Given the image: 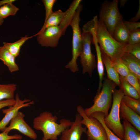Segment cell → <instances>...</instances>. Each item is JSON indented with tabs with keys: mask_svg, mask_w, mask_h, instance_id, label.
Segmentation results:
<instances>
[{
	"mask_svg": "<svg viewBox=\"0 0 140 140\" xmlns=\"http://www.w3.org/2000/svg\"><path fill=\"white\" fill-rule=\"evenodd\" d=\"M58 119L57 116L47 111L41 113L34 118L33 127L43 132L41 140H57L58 136L72 124V122L65 119L61 120L60 123H58Z\"/></svg>",
	"mask_w": 140,
	"mask_h": 140,
	"instance_id": "cell-1",
	"label": "cell"
},
{
	"mask_svg": "<svg viewBox=\"0 0 140 140\" xmlns=\"http://www.w3.org/2000/svg\"><path fill=\"white\" fill-rule=\"evenodd\" d=\"M97 41L100 44L101 51L112 62L121 59L125 53L127 43L119 42L110 34L103 23L97 19L94 26Z\"/></svg>",
	"mask_w": 140,
	"mask_h": 140,
	"instance_id": "cell-2",
	"label": "cell"
},
{
	"mask_svg": "<svg viewBox=\"0 0 140 140\" xmlns=\"http://www.w3.org/2000/svg\"><path fill=\"white\" fill-rule=\"evenodd\" d=\"M117 86L108 78H105L100 91L97 92L94 98L93 105L84 109L86 115L89 116L94 112H100L103 113L105 117L107 116L111 104L113 93Z\"/></svg>",
	"mask_w": 140,
	"mask_h": 140,
	"instance_id": "cell-3",
	"label": "cell"
},
{
	"mask_svg": "<svg viewBox=\"0 0 140 140\" xmlns=\"http://www.w3.org/2000/svg\"><path fill=\"white\" fill-rule=\"evenodd\" d=\"M124 94L121 88H116L113 93V102L110 111L104 118L106 125L121 139L123 140L124 131L123 125L120 121V107Z\"/></svg>",
	"mask_w": 140,
	"mask_h": 140,
	"instance_id": "cell-4",
	"label": "cell"
},
{
	"mask_svg": "<svg viewBox=\"0 0 140 140\" xmlns=\"http://www.w3.org/2000/svg\"><path fill=\"white\" fill-rule=\"evenodd\" d=\"M82 6L80 4L76 8L74 14L69 25L73 31L72 40V58L71 60L65 66L73 72L79 71L77 63L78 57L80 56L81 48L82 33L79 26L80 20V14Z\"/></svg>",
	"mask_w": 140,
	"mask_h": 140,
	"instance_id": "cell-5",
	"label": "cell"
},
{
	"mask_svg": "<svg viewBox=\"0 0 140 140\" xmlns=\"http://www.w3.org/2000/svg\"><path fill=\"white\" fill-rule=\"evenodd\" d=\"M118 3L117 0L106 1L102 3L100 11L99 20L103 23L112 36L115 25L123 18L118 10Z\"/></svg>",
	"mask_w": 140,
	"mask_h": 140,
	"instance_id": "cell-6",
	"label": "cell"
},
{
	"mask_svg": "<svg viewBox=\"0 0 140 140\" xmlns=\"http://www.w3.org/2000/svg\"><path fill=\"white\" fill-rule=\"evenodd\" d=\"M92 41L91 33L82 30V33L81 48L80 56V61L83 67V74L88 73L90 77L92 76L96 66L95 56L92 53L91 44Z\"/></svg>",
	"mask_w": 140,
	"mask_h": 140,
	"instance_id": "cell-7",
	"label": "cell"
},
{
	"mask_svg": "<svg viewBox=\"0 0 140 140\" xmlns=\"http://www.w3.org/2000/svg\"><path fill=\"white\" fill-rule=\"evenodd\" d=\"M78 113L82 116L81 123L86 126L87 140H107L105 129L96 118L86 115L83 108L80 105L76 107Z\"/></svg>",
	"mask_w": 140,
	"mask_h": 140,
	"instance_id": "cell-8",
	"label": "cell"
},
{
	"mask_svg": "<svg viewBox=\"0 0 140 140\" xmlns=\"http://www.w3.org/2000/svg\"><path fill=\"white\" fill-rule=\"evenodd\" d=\"M66 30L60 24L48 27L37 36L38 43L42 46L56 47L60 38L64 34Z\"/></svg>",
	"mask_w": 140,
	"mask_h": 140,
	"instance_id": "cell-9",
	"label": "cell"
},
{
	"mask_svg": "<svg viewBox=\"0 0 140 140\" xmlns=\"http://www.w3.org/2000/svg\"><path fill=\"white\" fill-rule=\"evenodd\" d=\"M25 116L22 112L19 111L10 121L9 126L6 127L3 131L9 133L11 130L15 129L31 139H36L37 134L25 122L24 119Z\"/></svg>",
	"mask_w": 140,
	"mask_h": 140,
	"instance_id": "cell-10",
	"label": "cell"
},
{
	"mask_svg": "<svg viewBox=\"0 0 140 140\" xmlns=\"http://www.w3.org/2000/svg\"><path fill=\"white\" fill-rule=\"evenodd\" d=\"M15 104L10 107L9 108L2 110L5 116L0 121V131H3L12 118L16 115L21 108L30 106L34 103L33 101L29 99H25L21 100L19 97L18 94H16Z\"/></svg>",
	"mask_w": 140,
	"mask_h": 140,
	"instance_id": "cell-11",
	"label": "cell"
},
{
	"mask_svg": "<svg viewBox=\"0 0 140 140\" xmlns=\"http://www.w3.org/2000/svg\"><path fill=\"white\" fill-rule=\"evenodd\" d=\"M82 116L77 113L74 121L72 122L70 127L65 130L62 133L60 140H81L83 133H86L87 129L82 126Z\"/></svg>",
	"mask_w": 140,
	"mask_h": 140,
	"instance_id": "cell-12",
	"label": "cell"
},
{
	"mask_svg": "<svg viewBox=\"0 0 140 140\" xmlns=\"http://www.w3.org/2000/svg\"><path fill=\"white\" fill-rule=\"evenodd\" d=\"M120 119L127 121L140 132L139 115L127 106L122 100L120 107Z\"/></svg>",
	"mask_w": 140,
	"mask_h": 140,
	"instance_id": "cell-13",
	"label": "cell"
},
{
	"mask_svg": "<svg viewBox=\"0 0 140 140\" xmlns=\"http://www.w3.org/2000/svg\"><path fill=\"white\" fill-rule=\"evenodd\" d=\"M121 59L129 72L134 74L140 82V60L127 53L124 54Z\"/></svg>",
	"mask_w": 140,
	"mask_h": 140,
	"instance_id": "cell-14",
	"label": "cell"
},
{
	"mask_svg": "<svg viewBox=\"0 0 140 140\" xmlns=\"http://www.w3.org/2000/svg\"><path fill=\"white\" fill-rule=\"evenodd\" d=\"M66 12V11L63 12L60 9L53 12L46 21L44 22L43 25L40 30L33 36H37L48 27L59 25L64 20Z\"/></svg>",
	"mask_w": 140,
	"mask_h": 140,
	"instance_id": "cell-15",
	"label": "cell"
},
{
	"mask_svg": "<svg viewBox=\"0 0 140 140\" xmlns=\"http://www.w3.org/2000/svg\"><path fill=\"white\" fill-rule=\"evenodd\" d=\"M101 51L103 64L106 69L107 78L115 83L120 87L121 85L120 76L113 66L110 59L103 52Z\"/></svg>",
	"mask_w": 140,
	"mask_h": 140,
	"instance_id": "cell-16",
	"label": "cell"
},
{
	"mask_svg": "<svg viewBox=\"0 0 140 140\" xmlns=\"http://www.w3.org/2000/svg\"><path fill=\"white\" fill-rule=\"evenodd\" d=\"M15 58L3 46L0 47V60L3 61L11 73L19 70L18 66L15 62Z\"/></svg>",
	"mask_w": 140,
	"mask_h": 140,
	"instance_id": "cell-17",
	"label": "cell"
},
{
	"mask_svg": "<svg viewBox=\"0 0 140 140\" xmlns=\"http://www.w3.org/2000/svg\"><path fill=\"white\" fill-rule=\"evenodd\" d=\"M129 33V32L125 26L122 18L115 25L112 37L119 42L127 43Z\"/></svg>",
	"mask_w": 140,
	"mask_h": 140,
	"instance_id": "cell-18",
	"label": "cell"
},
{
	"mask_svg": "<svg viewBox=\"0 0 140 140\" xmlns=\"http://www.w3.org/2000/svg\"><path fill=\"white\" fill-rule=\"evenodd\" d=\"M92 41L95 45L97 56V68L99 77V86L97 92H99L102 87L104 75V65L101 50L95 36H93Z\"/></svg>",
	"mask_w": 140,
	"mask_h": 140,
	"instance_id": "cell-19",
	"label": "cell"
},
{
	"mask_svg": "<svg viewBox=\"0 0 140 140\" xmlns=\"http://www.w3.org/2000/svg\"><path fill=\"white\" fill-rule=\"evenodd\" d=\"M27 36L22 37L20 39L13 43L4 42L3 46L8 51L16 58L19 54L21 47L28 39L32 37Z\"/></svg>",
	"mask_w": 140,
	"mask_h": 140,
	"instance_id": "cell-20",
	"label": "cell"
},
{
	"mask_svg": "<svg viewBox=\"0 0 140 140\" xmlns=\"http://www.w3.org/2000/svg\"><path fill=\"white\" fill-rule=\"evenodd\" d=\"M124 133L123 140H140V133L127 121H123Z\"/></svg>",
	"mask_w": 140,
	"mask_h": 140,
	"instance_id": "cell-21",
	"label": "cell"
},
{
	"mask_svg": "<svg viewBox=\"0 0 140 140\" xmlns=\"http://www.w3.org/2000/svg\"><path fill=\"white\" fill-rule=\"evenodd\" d=\"M17 86L14 83L0 84V101L14 99Z\"/></svg>",
	"mask_w": 140,
	"mask_h": 140,
	"instance_id": "cell-22",
	"label": "cell"
},
{
	"mask_svg": "<svg viewBox=\"0 0 140 140\" xmlns=\"http://www.w3.org/2000/svg\"><path fill=\"white\" fill-rule=\"evenodd\" d=\"M120 86L124 95L136 99H140V95L136 89L124 78L120 76Z\"/></svg>",
	"mask_w": 140,
	"mask_h": 140,
	"instance_id": "cell-23",
	"label": "cell"
},
{
	"mask_svg": "<svg viewBox=\"0 0 140 140\" xmlns=\"http://www.w3.org/2000/svg\"><path fill=\"white\" fill-rule=\"evenodd\" d=\"M97 119L104 128L107 134V140H122L116 136L105 124L104 118L105 117L103 113L96 112L92 113L90 116Z\"/></svg>",
	"mask_w": 140,
	"mask_h": 140,
	"instance_id": "cell-24",
	"label": "cell"
},
{
	"mask_svg": "<svg viewBox=\"0 0 140 140\" xmlns=\"http://www.w3.org/2000/svg\"><path fill=\"white\" fill-rule=\"evenodd\" d=\"M122 100L127 106L140 115V99H134L124 95Z\"/></svg>",
	"mask_w": 140,
	"mask_h": 140,
	"instance_id": "cell-25",
	"label": "cell"
},
{
	"mask_svg": "<svg viewBox=\"0 0 140 140\" xmlns=\"http://www.w3.org/2000/svg\"><path fill=\"white\" fill-rule=\"evenodd\" d=\"M19 10L12 3L5 4L0 7V14L3 19L15 15Z\"/></svg>",
	"mask_w": 140,
	"mask_h": 140,
	"instance_id": "cell-26",
	"label": "cell"
},
{
	"mask_svg": "<svg viewBox=\"0 0 140 140\" xmlns=\"http://www.w3.org/2000/svg\"><path fill=\"white\" fill-rule=\"evenodd\" d=\"M112 63L116 72L121 77L124 78L130 73L129 69L121 58L112 62Z\"/></svg>",
	"mask_w": 140,
	"mask_h": 140,
	"instance_id": "cell-27",
	"label": "cell"
},
{
	"mask_svg": "<svg viewBox=\"0 0 140 140\" xmlns=\"http://www.w3.org/2000/svg\"><path fill=\"white\" fill-rule=\"evenodd\" d=\"M125 53H128L140 60V43L133 44H127Z\"/></svg>",
	"mask_w": 140,
	"mask_h": 140,
	"instance_id": "cell-28",
	"label": "cell"
},
{
	"mask_svg": "<svg viewBox=\"0 0 140 140\" xmlns=\"http://www.w3.org/2000/svg\"><path fill=\"white\" fill-rule=\"evenodd\" d=\"M124 78L134 87L140 95V82L137 78L130 72L129 74Z\"/></svg>",
	"mask_w": 140,
	"mask_h": 140,
	"instance_id": "cell-29",
	"label": "cell"
},
{
	"mask_svg": "<svg viewBox=\"0 0 140 140\" xmlns=\"http://www.w3.org/2000/svg\"><path fill=\"white\" fill-rule=\"evenodd\" d=\"M140 43V29L129 32L127 44H133Z\"/></svg>",
	"mask_w": 140,
	"mask_h": 140,
	"instance_id": "cell-30",
	"label": "cell"
},
{
	"mask_svg": "<svg viewBox=\"0 0 140 140\" xmlns=\"http://www.w3.org/2000/svg\"><path fill=\"white\" fill-rule=\"evenodd\" d=\"M45 7V21H46L49 16L53 12L52 8L56 0H43L41 1Z\"/></svg>",
	"mask_w": 140,
	"mask_h": 140,
	"instance_id": "cell-31",
	"label": "cell"
},
{
	"mask_svg": "<svg viewBox=\"0 0 140 140\" xmlns=\"http://www.w3.org/2000/svg\"><path fill=\"white\" fill-rule=\"evenodd\" d=\"M8 132L3 131L0 133V140H10L16 139L20 140L22 138V136L19 135L15 134L13 135H8Z\"/></svg>",
	"mask_w": 140,
	"mask_h": 140,
	"instance_id": "cell-32",
	"label": "cell"
},
{
	"mask_svg": "<svg viewBox=\"0 0 140 140\" xmlns=\"http://www.w3.org/2000/svg\"><path fill=\"white\" fill-rule=\"evenodd\" d=\"M124 23L129 32L138 29H140V22H131L126 21L124 22Z\"/></svg>",
	"mask_w": 140,
	"mask_h": 140,
	"instance_id": "cell-33",
	"label": "cell"
},
{
	"mask_svg": "<svg viewBox=\"0 0 140 140\" xmlns=\"http://www.w3.org/2000/svg\"><path fill=\"white\" fill-rule=\"evenodd\" d=\"M15 103V99H9L0 101V109L7 106H11L14 105Z\"/></svg>",
	"mask_w": 140,
	"mask_h": 140,
	"instance_id": "cell-34",
	"label": "cell"
},
{
	"mask_svg": "<svg viewBox=\"0 0 140 140\" xmlns=\"http://www.w3.org/2000/svg\"><path fill=\"white\" fill-rule=\"evenodd\" d=\"M140 18V0H139V7L138 11L135 15V16L132 18L129 21L130 22H136Z\"/></svg>",
	"mask_w": 140,
	"mask_h": 140,
	"instance_id": "cell-35",
	"label": "cell"
},
{
	"mask_svg": "<svg viewBox=\"0 0 140 140\" xmlns=\"http://www.w3.org/2000/svg\"><path fill=\"white\" fill-rule=\"evenodd\" d=\"M15 0H4L0 1V6H3L5 4L13 3L15 1Z\"/></svg>",
	"mask_w": 140,
	"mask_h": 140,
	"instance_id": "cell-36",
	"label": "cell"
},
{
	"mask_svg": "<svg viewBox=\"0 0 140 140\" xmlns=\"http://www.w3.org/2000/svg\"><path fill=\"white\" fill-rule=\"evenodd\" d=\"M4 22L3 19L1 17L0 14V26L2 25Z\"/></svg>",
	"mask_w": 140,
	"mask_h": 140,
	"instance_id": "cell-37",
	"label": "cell"
},
{
	"mask_svg": "<svg viewBox=\"0 0 140 140\" xmlns=\"http://www.w3.org/2000/svg\"><path fill=\"white\" fill-rule=\"evenodd\" d=\"M124 1V0H122V1H121V5H123H123H124V4L125 2H126V1Z\"/></svg>",
	"mask_w": 140,
	"mask_h": 140,
	"instance_id": "cell-38",
	"label": "cell"
}]
</instances>
